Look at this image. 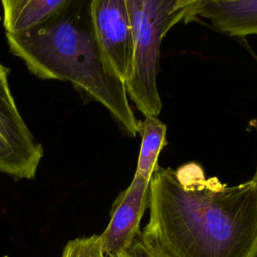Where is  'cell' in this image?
I'll use <instances>...</instances> for the list:
<instances>
[{
  "label": "cell",
  "instance_id": "1",
  "mask_svg": "<svg viewBox=\"0 0 257 257\" xmlns=\"http://www.w3.org/2000/svg\"><path fill=\"white\" fill-rule=\"evenodd\" d=\"M143 233L171 257H257V184L227 186L190 163L158 166Z\"/></svg>",
  "mask_w": 257,
  "mask_h": 257
},
{
  "label": "cell",
  "instance_id": "2",
  "mask_svg": "<svg viewBox=\"0 0 257 257\" xmlns=\"http://www.w3.org/2000/svg\"><path fill=\"white\" fill-rule=\"evenodd\" d=\"M10 52L42 79L70 82L82 95L102 104L123 134L135 138L140 121L130 105L124 82L102 53L91 23L88 1L68 6L42 26L6 35Z\"/></svg>",
  "mask_w": 257,
  "mask_h": 257
},
{
  "label": "cell",
  "instance_id": "3",
  "mask_svg": "<svg viewBox=\"0 0 257 257\" xmlns=\"http://www.w3.org/2000/svg\"><path fill=\"white\" fill-rule=\"evenodd\" d=\"M126 4L134 34L126 93L145 116H158L162 109L157 86L162 40L177 23L197 16L200 0H126Z\"/></svg>",
  "mask_w": 257,
  "mask_h": 257
},
{
  "label": "cell",
  "instance_id": "4",
  "mask_svg": "<svg viewBox=\"0 0 257 257\" xmlns=\"http://www.w3.org/2000/svg\"><path fill=\"white\" fill-rule=\"evenodd\" d=\"M97 43L106 60L125 83L132 73L134 34L126 0L89 1Z\"/></svg>",
  "mask_w": 257,
  "mask_h": 257
},
{
  "label": "cell",
  "instance_id": "5",
  "mask_svg": "<svg viewBox=\"0 0 257 257\" xmlns=\"http://www.w3.org/2000/svg\"><path fill=\"white\" fill-rule=\"evenodd\" d=\"M150 181L134 175L130 186L113 202L108 225L99 235L106 257L126 253L141 232L140 223L149 203Z\"/></svg>",
  "mask_w": 257,
  "mask_h": 257
},
{
  "label": "cell",
  "instance_id": "6",
  "mask_svg": "<svg viewBox=\"0 0 257 257\" xmlns=\"http://www.w3.org/2000/svg\"><path fill=\"white\" fill-rule=\"evenodd\" d=\"M8 73L9 69L0 64V134L35 175L43 156V148L34 139L18 111L9 88Z\"/></svg>",
  "mask_w": 257,
  "mask_h": 257
},
{
  "label": "cell",
  "instance_id": "7",
  "mask_svg": "<svg viewBox=\"0 0 257 257\" xmlns=\"http://www.w3.org/2000/svg\"><path fill=\"white\" fill-rule=\"evenodd\" d=\"M197 16L230 36L257 34V0H200Z\"/></svg>",
  "mask_w": 257,
  "mask_h": 257
},
{
  "label": "cell",
  "instance_id": "8",
  "mask_svg": "<svg viewBox=\"0 0 257 257\" xmlns=\"http://www.w3.org/2000/svg\"><path fill=\"white\" fill-rule=\"evenodd\" d=\"M70 0H2L6 35H21L34 30L62 12Z\"/></svg>",
  "mask_w": 257,
  "mask_h": 257
},
{
  "label": "cell",
  "instance_id": "9",
  "mask_svg": "<svg viewBox=\"0 0 257 257\" xmlns=\"http://www.w3.org/2000/svg\"><path fill=\"white\" fill-rule=\"evenodd\" d=\"M166 125L157 116H145L139 125L141 147L139 152L136 176L151 180L156 168L159 166L160 152L166 145Z\"/></svg>",
  "mask_w": 257,
  "mask_h": 257
},
{
  "label": "cell",
  "instance_id": "10",
  "mask_svg": "<svg viewBox=\"0 0 257 257\" xmlns=\"http://www.w3.org/2000/svg\"><path fill=\"white\" fill-rule=\"evenodd\" d=\"M0 173L14 179H34L33 175L18 156L10 148L4 137L0 134Z\"/></svg>",
  "mask_w": 257,
  "mask_h": 257
},
{
  "label": "cell",
  "instance_id": "11",
  "mask_svg": "<svg viewBox=\"0 0 257 257\" xmlns=\"http://www.w3.org/2000/svg\"><path fill=\"white\" fill-rule=\"evenodd\" d=\"M61 257H106L100 245L99 235L70 240L64 247Z\"/></svg>",
  "mask_w": 257,
  "mask_h": 257
},
{
  "label": "cell",
  "instance_id": "12",
  "mask_svg": "<svg viewBox=\"0 0 257 257\" xmlns=\"http://www.w3.org/2000/svg\"><path fill=\"white\" fill-rule=\"evenodd\" d=\"M126 257H171L155 240L142 231L135 238Z\"/></svg>",
  "mask_w": 257,
  "mask_h": 257
},
{
  "label": "cell",
  "instance_id": "13",
  "mask_svg": "<svg viewBox=\"0 0 257 257\" xmlns=\"http://www.w3.org/2000/svg\"><path fill=\"white\" fill-rule=\"evenodd\" d=\"M255 130L257 132V124H255ZM253 182H255L257 184V168H256V171H255V174L253 175V178L251 179Z\"/></svg>",
  "mask_w": 257,
  "mask_h": 257
},
{
  "label": "cell",
  "instance_id": "14",
  "mask_svg": "<svg viewBox=\"0 0 257 257\" xmlns=\"http://www.w3.org/2000/svg\"><path fill=\"white\" fill-rule=\"evenodd\" d=\"M109 257H126V253L119 254V255H115V256H109Z\"/></svg>",
  "mask_w": 257,
  "mask_h": 257
}]
</instances>
